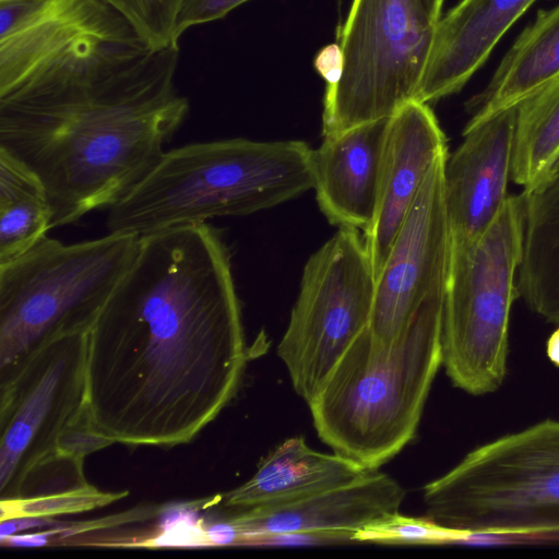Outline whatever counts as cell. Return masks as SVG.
Wrapping results in <instances>:
<instances>
[{
  "label": "cell",
  "instance_id": "obj_3",
  "mask_svg": "<svg viewBox=\"0 0 559 559\" xmlns=\"http://www.w3.org/2000/svg\"><path fill=\"white\" fill-rule=\"evenodd\" d=\"M444 294L427 296L390 344L366 329L308 403L319 438L333 452L379 469L414 439L442 365Z\"/></svg>",
  "mask_w": 559,
  "mask_h": 559
},
{
  "label": "cell",
  "instance_id": "obj_6",
  "mask_svg": "<svg viewBox=\"0 0 559 559\" xmlns=\"http://www.w3.org/2000/svg\"><path fill=\"white\" fill-rule=\"evenodd\" d=\"M140 236L66 245L45 236L0 264V376L44 342L88 332L133 261Z\"/></svg>",
  "mask_w": 559,
  "mask_h": 559
},
{
  "label": "cell",
  "instance_id": "obj_25",
  "mask_svg": "<svg viewBox=\"0 0 559 559\" xmlns=\"http://www.w3.org/2000/svg\"><path fill=\"white\" fill-rule=\"evenodd\" d=\"M249 0H181L175 25V40L189 28L223 19Z\"/></svg>",
  "mask_w": 559,
  "mask_h": 559
},
{
  "label": "cell",
  "instance_id": "obj_21",
  "mask_svg": "<svg viewBox=\"0 0 559 559\" xmlns=\"http://www.w3.org/2000/svg\"><path fill=\"white\" fill-rule=\"evenodd\" d=\"M559 157V74L516 105L511 179L523 190L542 182Z\"/></svg>",
  "mask_w": 559,
  "mask_h": 559
},
{
  "label": "cell",
  "instance_id": "obj_1",
  "mask_svg": "<svg viewBox=\"0 0 559 559\" xmlns=\"http://www.w3.org/2000/svg\"><path fill=\"white\" fill-rule=\"evenodd\" d=\"M247 354L221 230L199 223L140 236L87 332L90 421L112 442L187 443L234 399Z\"/></svg>",
  "mask_w": 559,
  "mask_h": 559
},
{
  "label": "cell",
  "instance_id": "obj_11",
  "mask_svg": "<svg viewBox=\"0 0 559 559\" xmlns=\"http://www.w3.org/2000/svg\"><path fill=\"white\" fill-rule=\"evenodd\" d=\"M448 155L427 175L376 278L369 330L380 344L392 343L421 301L447 287L452 243L444 198Z\"/></svg>",
  "mask_w": 559,
  "mask_h": 559
},
{
  "label": "cell",
  "instance_id": "obj_27",
  "mask_svg": "<svg viewBox=\"0 0 559 559\" xmlns=\"http://www.w3.org/2000/svg\"><path fill=\"white\" fill-rule=\"evenodd\" d=\"M313 66L326 86L337 83L343 70V56L340 44H330L318 51Z\"/></svg>",
  "mask_w": 559,
  "mask_h": 559
},
{
  "label": "cell",
  "instance_id": "obj_31",
  "mask_svg": "<svg viewBox=\"0 0 559 559\" xmlns=\"http://www.w3.org/2000/svg\"><path fill=\"white\" fill-rule=\"evenodd\" d=\"M425 11L427 14L435 21L441 17V10L443 7L444 0H420Z\"/></svg>",
  "mask_w": 559,
  "mask_h": 559
},
{
  "label": "cell",
  "instance_id": "obj_14",
  "mask_svg": "<svg viewBox=\"0 0 559 559\" xmlns=\"http://www.w3.org/2000/svg\"><path fill=\"white\" fill-rule=\"evenodd\" d=\"M445 153V134L428 104L408 100L389 118L376 217L364 234L376 278L427 175Z\"/></svg>",
  "mask_w": 559,
  "mask_h": 559
},
{
  "label": "cell",
  "instance_id": "obj_17",
  "mask_svg": "<svg viewBox=\"0 0 559 559\" xmlns=\"http://www.w3.org/2000/svg\"><path fill=\"white\" fill-rule=\"evenodd\" d=\"M368 471L335 452L310 448L304 437L280 443L258 464L253 476L223 496L229 513L277 506L349 483Z\"/></svg>",
  "mask_w": 559,
  "mask_h": 559
},
{
  "label": "cell",
  "instance_id": "obj_22",
  "mask_svg": "<svg viewBox=\"0 0 559 559\" xmlns=\"http://www.w3.org/2000/svg\"><path fill=\"white\" fill-rule=\"evenodd\" d=\"M472 538L468 533L442 526L428 516L411 518L396 512L361 528L353 542L433 545L466 542Z\"/></svg>",
  "mask_w": 559,
  "mask_h": 559
},
{
  "label": "cell",
  "instance_id": "obj_18",
  "mask_svg": "<svg viewBox=\"0 0 559 559\" xmlns=\"http://www.w3.org/2000/svg\"><path fill=\"white\" fill-rule=\"evenodd\" d=\"M521 195L523 238L518 293L532 312L559 324V166Z\"/></svg>",
  "mask_w": 559,
  "mask_h": 559
},
{
  "label": "cell",
  "instance_id": "obj_10",
  "mask_svg": "<svg viewBox=\"0 0 559 559\" xmlns=\"http://www.w3.org/2000/svg\"><path fill=\"white\" fill-rule=\"evenodd\" d=\"M87 332L50 338L0 376V498L20 497L26 477L58 452L86 411Z\"/></svg>",
  "mask_w": 559,
  "mask_h": 559
},
{
  "label": "cell",
  "instance_id": "obj_20",
  "mask_svg": "<svg viewBox=\"0 0 559 559\" xmlns=\"http://www.w3.org/2000/svg\"><path fill=\"white\" fill-rule=\"evenodd\" d=\"M52 228V209L39 178L0 148V264L25 253Z\"/></svg>",
  "mask_w": 559,
  "mask_h": 559
},
{
  "label": "cell",
  "instance_id": "obj_13",
  "mask_svg": "<svg viewBox=\"0 0 559 559\" xmlns=\"http://www.w3.org/2000/svg\"><path fill=\"white\" fill-rule=\"evenodd\" d=\"M516 106L463 130V142L448 155L444 198L453 242L476 241L492 224L508 194Z\"/></svg>",
  "mask_w": 559,
  "mask_h": 559
},
{
  "label": "cell",
  "instance_id": "obj_9",
  "mask_svg": "<svg viewBox=\"0 0 559 559\" xmlns=\"http://www.w3.org/2000/svg\"><path fill=\"white\" fill-rule=\"evenodd\" d=\"M376 277L365 239L340 227L305 264L277 355L295 392L309 403L334 366L370 325Z\"/></svg>",
  "mask_w": 559,
  "mask_h": 559
},
{
  "label": "cell",
  "instance_id": "obj_24",
  "mask_svg": "<svg viewBox=\"0 0 559 559\" xmlns=\"http://www.w3.org/2000/svg\"><path fill=\"white\" fill-rule=\"evenodd\" d=\"M127 493L103 492L90 485L82 489L48 497L1 501V520L16 516L48 518L82 512L108 504Z\"/></svg>",
  "mask_w": 559,
  "mask_h": 559
},
{
  "label": "cell",
  "instance_id": "obj_5",
  "mask_svg": "<svg viewBox=\"0 0 559 559\" xmlns=\"http://www.w3.org/2000/svg\"><path fill=\"white\" fill-rule=\"evenodd\" d=\"M423 500L426 516L472 537L559 542V420L473 449L425 485Z\"/></svg>",
  "mask_w": 559,
  "mask_h": 559
},
{
  "label": "cell",
  "instance_id": "obj_2",
  "mask_svg": "<svg viewBox=\"0 0 559 559\" xmlns=\"http://www.w3.org/2000/svg\"><path fill=\"white\" fill-rule=\"evenodd\" d=\"M178 51L116 31L0 76V148L39 178L52 227L110 209L164 155L189 111Z\"/></svg>",
  "mask_w": 559,
  "mask_h": 559
},
{
  "label": "cell",
  "instance_id": "obj_19",
  "mask_svg": "<svg viewBox=\"0 0 559 559\" xmlns=\"http://www.w3.org/2000/svg\"><path fill=\"white\" fill-rule=\"evenodd\" d=\"M559 74V4L539 11L516 38L485 90L469 102L473 128L516 106Z\"/></svg>",
  "mask_w": 559,
  "mask_h": 559
},
{
  "label": "cell",
  "instance_id": "obj_8",
  "mask_svg": "<svg viewBox=\"0 0 559 559\" xmlns=\"http://www.w3.org/2000/svg\"><path fill=\"white\" fill-rule=\"evenodd\" d=\"M436 24L420 0H353L340 40L342 75L324 92L323 136L389 118L414 99Z\"/></svg>",
  "mask_w": 559,
  "mask_h": 559
},
{
  "label": "cell",
  "instance_id": "obj_29",
  "mask_svg": "<svg viewBox=\"0 0 559 559\" xmlns=\"http://www.w3.org/2000/svg\"><path fill=\"white\" fill-rule=\"evenodd\" d=\"M58 530H51L47 532L26 533V534H14L2 540V545L10 546H41L48 544V536L57 534Z\"/></svg>",
  "mask_w": 559,
  "mask_h": 559
},
{
  "label": "cell",
  "instance_id": "obj_26",
  "mask_svg": "<svg viewBox=\"0 0 559 559\" xmlns=\"http://www.w3.org/2000/svg\"><path fill=\"white\" fill-rule=\"evenodd\" d=\"M114 443L92 426L87 411L60 437L58 452L83 460L90 453Z\"/></svg>",
  "mask_w": 559,
  "mask_h": 559
},
{
  "label": "cell",
  "instance_id": "obj_32",
  "mask_svg": "<svg viewBox=\"0 0 559 559\" xmlns=\"http://www.w3.org/2000/svg\"><path fill=\"white\" fill-rule=\"evenodd\" d=\"M557 166H559V157H558V159H557V162H556V164H555L554 168H555V167H557ZM554 168H552V169H554Z\"/></svg>",
  "mask_w": 559,
  "mask_h": 559
},
{
  "label": "cell",
  "instance_id": "obj_12",
  "mask_svg": "<svg viewBox=\"0 0 559 559\" xmlns=\"http://www.w3.org/2000/svg\"><path fill=\"white\" fill-rule=\"evenodd\" d=\"M406 491L379 469L308 497L277 506L229 513L240 542L285 536L350 540L368 524L394 514Z\"/></svg>",
  "mask_w": 559,
  "mask_h": 559
},
{
  "label": "cell",
  "instance_id": "obj_4",
  "mask_svg": "<svg viewBox=\"0 0 559 559\" xmlns=\"http://www.w3.org/2000/svg\"><path fill=\"white\" fill-rule=\"evenodd\" d=\"M311 151L243 138L173 148L109 209L107 229L143 236L280 205L312 189Z\"/></svg>",
  "mask_w": 559,
  "mask_h": 559
},
{
  "label": "cell",
  "instance_id": "obj_16",
  "mask_svg": "<svg viewBox=\"0 0 559 559\" xmlns=\"http://www.w3.org/2000/svg\"><path fill=\"white\" fill-rule=\"evenodd\" d=\"M537 0H461L438 20L415 100L457 93L486 62L504 33Z\"/></svg>",
  "mask_w": 559,
  "mask_h": 559
},
{
  "label": "cell",
  "instance_id": "obj_7",
  "mask_svg": "<svg viewBox=\"0 0 559 559\" xmlns=\"http://www.w3.org/2000/svg\"><path fill=\"white\" fill-rule=\"evenodd\" d=\"M523 238L522 195H509L474 242L451 243L442 313V365L452 384L471 394L493 393L508 372L509 325L519 296Z\"/></svg>",
  "mask_w": 559,
  "mask_h": 559
},
{
  "label": "cell",
  "instance_id": "obj_23",
  "mask_svg": "<svg viewBox=\"0 0 559 559\" xmlns=\"http://www.w3.org/2000/svg\"><path fill=\"white\" fill-rule=\"evenodd\" d=\"M133 26L152 49L178 46L175 25L181 0H106Z\"/></svg>",
  "mask_w": 559,
  "mask_h": 559
},
{
  "label": "cell",
  "instance_id": "obj_30",
  "mask_svg": "<svg viewBox=\"0 0 559 559\" xmlns=\"http://www.w3.org/2000/svg\"><path fill=\"white\" fill-rule=\"evenodd\" d=\"M546 354L549 360L559 367V326L550 334L546 342Z\"/></svg>",
  "mask_w": 559,
  "mask_h": 559
},
{
  "label": "cell",
  "instance_id": "obj_33",
  "mask_svg": "<svg viewBox=\"0 0 559 559\" xmlns=\"http://www.w3.org/2000/svg\"><path fill=\"white\" fill-rule=\"evenodd\" d=\"M0 1H9V0H0Z\"/></svg>",
  "mask_w": 559,
  "mask_h": 559
},
{
  "label": "cell",
  "instance_id": "obj_28",
  "mask_svg": "<svg viewBox=\"0 0 559 559\" xmlns=\"http://www.w3.org/2000/svg\"><path fill=\"white\" fill-rule=\"evenodd\" d=\"M202 527L209 545H229L240 542L238 531L226 519L222 522L202 525Z\"/></svg>",
  "mask_w": 559,
  "mask_h": 559
},
{
  "label": "cell",
  "instance_id": "obj_15",
  "mask_svg": "<svg viewBox=\"0 0 559 559\" xmlns=\"http://www.w3.org/2000/svg\"><path fill=\"white\" fill-rule=\"evenodd\" d=\"M389 118L325 135L321 145L312 148V189L331 224L364 234L371 227Z\"/></svg>",
  "mask_w": 559,
  "mask_h": 559
}]
</instances>
